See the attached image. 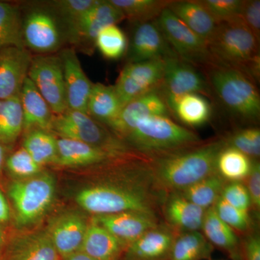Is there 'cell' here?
Returning a JSON list of instances; mask_svg holds the SVG:
<instances>
[{
    "label": "cell",
    "mask_w": 260,
    "mask_h": 260,
    "mask_svg": "<svg viewBox=\"0 0 260 260\" xmlns=\"http://www.w3.org/2000/svg\"><path fill=\"white\" fill-rule=\"evenodd\" d=\"M226 145L225 139L198 143L150 160L152 177L159 190H184L216 172V160Z\"/></svg>",
    "instance_id": "1"
},
{
    "label": "cell",
    "mask_w": 260,
    "mask_h": 260,
    "mask_svg": "<svg viewBox=\"0 0 260 260\" xmlns=\"http://www.w3.org/2000/svg\"><path fill=\"white\" fill-rule=\"evenodd\" d=\"M207 46L213 64L237 70L259 83V41L240 16L217 23Z\"/></svg>",
    "instance_id": "2"
},
{
    "label": "cell",
    "mask_w": 260,
    "mask_h": 260,
    "mask_svg": "<svg viewBox=\"0 0 260 260\" xmlns=\"http://www.w3.org/2000/svg\"><path fill=\"white\" fill-rule=\"evenodd\" d=\"M161 192L153 181L130 186L99 184L80 191L77 195L76 202L95 216L124 212L156 215Z\"/></svg>",
    "instance_id": "3"
},
{
    "label": "cell",
    "mask_w": 260,
    "mask_h": 260,
    "mask_svg": "<svg viewBox=\"0 0 260 260\" xmlns=\"http://www.w3.org/2000/svg\"><path fill=\"white\" fill-rule=\"evenodd\" d=\"M123 141L137 153L150 158L200 143L198 135L169 116H150L140 121Z\"/></svg>",
    "instance_id": "4"
},
{
    "label": "cell",
    "mask_w": 260,
    "mask_h": 260,
    "mask_svg": "<svg viewBox=\"0 0 260 260\" xmlns=\"http://www.w3.org/2000/svg\"><path fill=\"white\" fill-rule=\"evenodd\" d=\"M210 91L224 108L243 120H259L260 96L256 83L237 70L216 64L204 69Z\"/></svg>",
    "instance_id": "5"
},
{
    "label": "cell",
    "mask_w": 260,
    "mask_h": 260,
    "mask_svg": "<svg viewBox=\"0 0 260 260\" xmlns=\"http://www.w3.org/2000/svg\"><path fill=\"white\" fill-rule=\"evenodd\" d=\"M50 131L61 138L83 142L116 156L135 152L102 123L80 111L68 109L61 114H54Z\"/></svg>",
    "instance_id": "6"
},
{
    "label": "cell",
    "mask_w": 260,
    "mask_h": 260,
    "mask_svg": "<svg viewBox=\"0 0 260 260\" xmlns=\"http://www.w3.org/2000/svg\"><path fill=\"white\" fill-rule=\"evenodd\" d=\"M54 193V179L48 174L12 182L8 194L14 205L18 225H28L42 217L52 203Z\"/></svg>",
    "instance_id": "7"
},
{
    "label": "cell",
    "mask_w": 260,
    "mask_h": 260,
    "mask_svg": "<svg viewBox=\"0 0 260 260\" xmlns=\"http://www.w3.org/2000/svg\"><path fill=\"white\" fill-rule=\"evenodd\" d=\"M173 51L183 60L203 70L213 64L206 42L166 8L155 20Z\"/></svg>",
    "instance_id": "8"
},
{
    "label": "cell",
    "mask_w": 260,
    "mask_h": 260,
    "mask_svg": "<svg viewBox=\"0 0 260 260\" xmlns=\"http://www.w3.org/2000/svg\"><path fill=\"white\" fill-rule=\"evenodd\" d=\"M28 77L53 114H61L68 109L60 56H32Z\"/></svg>",
    "instance_id": "9"
},
{
    "label": "cell",
    "mask_w": 260,
    "mask_h": 260,
    "mask_svg": "<svg viewBox=\"0 0 260 260\" xmlns=\"http://www.w3.org/2000/svg\"><path fill=\"white\" fill-rule=\"evenodd\" d=\"M164 68V59L128 62L114 85L123 107L136 98L160 88Z\"/></svg>",
    "instance_id": "10"
},
{
    "label": "cell",
    "mask_w": 260,
    "mask_h": 260,
    "mask_svg": "<svg viewBox=\"0 0 260 260\" xmlns=\"http://www.w3.org/2000/svg\"><path fill=\"white\" fill-rule=\"evenodd\" d=\"M164 76L160 89L166 102L188 93L209 95L206 78L194 65L183 60L177 54L164 59Z\"/></svg>",
    "instance_id": "11"
},
{
    "label": "cell",
    "mask_w": 260,
    "mask_h": 260,
    "mask_svg": "<svg viewBox=\"0 0 260 260\" xmlns=\"http://www.w3.org/2000/svg\"><path fill=\"white\" fill-rule=\"evenodd\" d=\"M169 113L165 98L160 89H155L124 105L115 120L108 126L123 140L140 121L150 116H169Z\"/></svg>",
    "instance_id": "12"
},
{
    "label": "cell",
    "mask_w": 260,
    "mask_h": 260,
    "mask_svg": "<svg viewBox=\"0 0 260 260\" xmlns=\"http://www.w3.org/2000/svg\"><path fill=\"white\" fill-rule=\"evenodd\" d=\"M32 58L26 48L10 47L0 50V99L20 96Z\"/></svg>",
    "instance_id": "13"
},
{
    "label": "cell",
    "mask_w": 260,
    "mask_h": 260,
    "mask_svg": "<svg viewBox=\"0 0 260 260\" xmlns=\"http://www.w3.org/2000/svg\"><path fill=\"white\" fill-rule=\"evenodd\" d=\"M93 222L107 229L127 246L145 233L160 225L156 215L141 212L95 215Z\"/></svg>",
    "instance_id": "14"
},
{
    "label": "cell",
    "mask_w": 260,
    "mask_h": 260,
    "mask_svg": "<svg viewBox=\"0 0 260 260\" xmlns=\"http://www.w3.org/2000/svg\"><path fill=\"white\" fill-rule=\"evenodd\" d=\"M124 19L123 13L109 0H99L96 4L68 26L70 37L76 42L95 44L98 34L103 28L117 25Z\"/></svg>",
    "instance_id": "15"
},
{
    "label": "cell",
    "mask_w": 260,
    "mask_h": 260,
    "mask_svg": "<svg viewBox=\"0 0 260 260\" xmlns=\"http://www.w3.org/2000/svg\"><path fill=\"white\" fill-rule=\"evenodd\" d=\"M155 20L135 25L136 27L127 48L129 62L164 59L176 54Z\"/></svg>",
    "instance_id": "16"
},
{
    "label": "cell",
    "mask_w": 260,
    "mask_h": 260,
    "mask_svg": "<svg viewBox=\"0 0 260 260\" xmlns=\"http://www.w3.org/2000/svg\"><path fill=\"white\" fill-rule=\"evenodd\" d=\"M63 75L68 109L87 113V105L93 83L90 82L76 52L72 48L61 51Z\"/></svg>",
    "instance_id": "17"
},
{
    "label": "cell",
    "mask_w": 260,
    "mask_h": 260,
    "mask_svg": "<svg viewBox=\"0 0 260 260\" xmlns=\"http://www.w3.org/2000/svg\"><path fill=\"white\" fill-rule=\"evenodd\" d=\"M25 47L42 54L55 51L60 44V34L55 19L44 11H34L23 23Z\"/></svg>",
    "instance_id": "18"
},
{
    "label": "cell",
    "mask_w": 260,
    "mask_h": 260,
    "mask_svg": "<svg viewBox=\"0 0 260 260\" xmlns=\"http://www.w3.org/2000/svg\"><path fill=\"white\" fill-rule=\"evenodd\" d=\"M175 234L172 228L160 224L127 246L125 260H169Z\"/></svg>",
    "instance_id": "19"
},
{
    "label": "cell",
    "mask_w": 260,
    "mask_h": 260,
    "mask_svg": "<svg viewBox=\"0 0 260 260\" xmlns=\"http://www.w3.org/2000/svg\"><path fill=\"white\" fill-rule=\"evenodd\" d=\"M88 224L76 213H68L56 219L49 228L48 235L60 257L80 251Z\"/></svg>",
    "instance_id": "20"
},
{
    "label": "cell",
    "mask_w": 260,
    "mask_h": 260,
    "mask_svg": "<svg viewBox=\"0 0 260 260\" xmlns=\"http://www.w3.org/2000/svg\"><path fill=\"white\" fill-rule=\"evenodd\" d=\"M206 210L178 191L169 193L164 199V212L168 223L172 229L181 233L199 232Z\"/></svg>",
    "instance_id": "21"
},
{
    "label": "cell",
    "mask_w": 260,
    "mask_h": 260,
    "mask_svg": "<svg viewBox=\"0 0 260 260\" xmlns=\"http://www.w3.org/2000/svg\"><path fill=\"white\" fill-rule=\"evenodd\" d=\"M119 157L121 156H116L83 142L67 138L57 139V160L56 164L60 167H88Z\"/></svg>",
    "instance_id": "22"
},
{
    "label": "cell",
    "mask_w": 260,
    "mask_h": 260,
    "mask_svg": "<svg viewBox=\"0 0 260 260\" xmlns=\"http://www.w3.org/2000/svg\"><path fill=\"white\" fill-rule=\"evenodd\" d=\"M19 97L23 112V131L32 129L50 131L54 114L28 77Z\"/></svg>",
    "instance_id": "23"
},
{
    "label": "cell",
    "mask_w": 260,
    "mask_h": 260,
    "mask_svg": "<svg viewBox=\"0 0 260 260\" xmlns=\"http://www.w3.org/2000/svg\"><path fill=\"white\" fill-rule=\"evenodd\" d=\"M127 245L99 224L88 225L80 251L95 260H119Z\"/></svg>",
    "instance_id": "24"
},
{
    "label": "cell",
    "mask_w": 260,
    "mask_h": 260,
    "mask_svg": "<svg viewBox=\"0 0 260 260\" xmlns=\"http://www.w3.org/2000/svg\"><path fill=\"white\" fill-rule=\"evenodd\" d=\"M202 230L212 244L226 251L233 260H243L242 246L234 230L224 223L217 214L215 207L205 212Z\"/></svg>",
    "instance_id": "25"
},
{
    "label": "cell",
    "mask_w": 260,
    "mask_h": 260,
    "mask_svg": "<svg viewBox=\"0 0 260 260\" xmlns=\"http://www.w3.org/2000/svg\"><path fill=\"white\" fill-rule=\"evenodd\" d=\"M168 8L207 44L217 23L200 1H172Z\"/></svg>",
    "instance_id": "26"
},
{
    "label": "cell",
    "mask_w": 260,
    "mask_h": 260,
    "mask_svg": "<svg viewBox=\"0 0 260 260\" xmlns=\"http://www.w3.org/2000/svg\"><path fill=\"white\" fill-rule=\"evenodd\" d=\"M47 232L30 234L15 240L4 260H59Z\"/></svg>",
    "instance_id": "27"
},
{
    "label": "cell",
    "mask_w": 260,
    "mask_h": 260,
    "mask_svg": "<svg viewBox=\"0 0 260 260\" xmlns=\"http://www.w3.org/2000/svg\"><path fill=\"white\" fill-rule=\"evenodd\" d=\"M170 112L186 125L200 126L209 120L212 114L210 102L198 93H188L167 102Z\"/></svg>",
    "instance_id": "28"
},
{
    "label": "cell",
    "mask_w": 260,
    "mask_h": 260,
    "mask_svg": "<svg viewBox=\"0 0 260 260\" xmlns=\"http://www.w3.org/2000/svg\"><path fill=\"white\" fill-rule=\"evenodd\" d=\"M122 108L114 86L93 84L87 105V114L102 124L109 126L115 120Z\"/></svg>",
    "instance_id": "29"
},
{
    "label": "cell",
    "mask_w": 260,
    "mask_h": 260,
    "mask_svg": "<svg viewBox=\"0 0 260 260\" xmlns=\"http://www.w3.org/2000/svg\"><path fill=\"white\" fill-rule=\"evenodd\" d=\"M213 251V245L201 233H181L174 240L169 260L209 259Z\"/></svg>",
    "instance_id": "30"
},
{
    "label": "cell",
    "mask_w": 260,
    "mask_h": 260,
    "mask_svg": "<svg viewBox=\"0 0 260 260\" xmlns=\"http://www.w3.org/2000/svg\"><path fill=\"white\" fill-rule=\"evenodd\" d=\"M40 167L56 164L57 160V139L50 131L32 129L27 131L23 147Z\"/></svg>",
    "instance_id": "31"
},
{
    "label": "cell",
    "mask_w": 260,
    "mask_h": 260,
    "mask_svg": "<svg viewBox=\"0 0 260 260\" xmlns=\"http://www.w3.org/2000/svg\"><path fill=\"white\" fill-rule=\"evenodd\" d=\"M23 132L20 97L0 99V143L9 147Z\"/></svg>",
    "instance_id": "32"
},
{
    "label": "cell",
    "mask_w": 260,
    "mask_h": 260,
    "mask_svg": "<svg viewBox=\"0 0 260 260\" xmlns=\"http://www.w3.org/2000/svg\"><path fill=\"white\" fill-rule=\"evenodd\" d=\"M120 10L125 19L137 24L153 21L158 18L172 0H109Z\"/></svg>",
    "instance_id": "33"
},
{
    "label": "cell",
    "mask_w": 260,
    "mask_h": 260,
    "mask_svg": "<svg viewBox=\"0 0 260 260\" xmlns=\"http://www.w3.org/2000/svg\"><path fill=\"white\" fill-rule=\"evenodd\" d=\"M251 165V158L226 144L217 157L216 172L226 181H241L249 176Z\"/></svg>",
    "instance_id": "34"
},
{
    "label": "cell",
    "mask_w": 260,
    "mask_h": 260,
    "mask_svg": "<svg viewBox=\"0 0 260 260\" xmlns=\"http://www.w3.org/2000/svg\"><path fill=\"white\" fill-rule=\"evenodd\" d=\"M226 180L215 172L184 190L178 191L191 203L208 210L220 198Z\"/></svg>",
    "instance_id": "35"
},
{
    "label": "cell",
    "mask_w": 260,
    "mask_h": 260,
    "mask_svg": "<svg viewBox=\"0 0 260 260\" xmlns=\"http://www.w3.org/2000/svg\"><path fill=\"white\" fill-rule=\"evenodd\" d=\"M10 47L25 48L23 22L18 8L0 2V50Z\"/></svg>",
    "instance_id": "36"
},
{
    "label": "cell",
    "mask_w": 260,
    "mask_h": 260,
    "mask_svg": "<svg viewBox=\"0 0 260 260\" xmlns=\"http://www.w3.org/2000/svg\"><path fill=\"white\" fill-rule=\"evenodd\" d=\"M95 45L104 57L115 60L125 54L128 42L125 34L117 25H111L99 32Z\"/></svg>",
    "instance_id": "37"
},
{
    "label": "cell",
    "mask_w": 260,
    "mask_h": 260,
    "mask_svg": "<svg viewBox=\"0 0 260 260\" xmlns=\"http://www.w3.org/2000/svg\"><path fill=\"white\" fill-rule=\"evenodd\" d=\"M5 167L12 176L19 179L35 177L42 170V167L35 162L23 148L9 155L5 160Z\"/></svg>",
    "instance_id": "38"
},
{
    "label": "cell",
    "mask_w": 260,
    "mask_h": 260,
    "mask_svg": "<svg viewBox=\"0 0 260 260\" xmlns=\"http://www.w3.org/2000/svg\"><path fill=\"white\" fill-rule=\"evenodd\" d=\"M226 144L245 154L249 158L257 159L260 155V130L251 127L241 129L225 139Z\"/></svg>",
    "instance_id": "39"
},
{
    "label": "cell",
    "mask_w": 260,
    "mask_h": 260,
    "mask_svg": "<svg viewBox=\"0 0 260 260\" xmlns=\"http://www.w3.org/2000/svg\"><path fill=\"white\" fill-rule=\"evenodd\" d=\"M214 207L219 218L232 229L246 232L250 228L251 220L248 212L234 208L220 197Z\"/></svg>",
    "instance_id": "40"
},
{
    "label": "cell",
    "mask_w": 260,
    "mask_h": 260,
    "mask_svg": "<svg viewBox=\"0 0 260 260\" xmlns=\"http://www.w3.org/2000/svg\"><path fill=\"white\" fill-rule=\"evenodd\" d=\"M200 2L217 23L239 16L244 4V0H201Z\"/></svg>",
    "instance_id": "41"
},
{
    "label": "cell",
    "mask_w": 260,
    "mask_h": 260,
    "mask_svg": "<svg viewBox=\"0 0 260 260\" xmlns=\"http://www.w3.org/2000/svg\"><path fill=\"white\" fill-rule=\"evenodd\" d=\"M99 0H60L54 2L55 8L68 26L94 6Z\"/></svg>",
    "instance_id": "42"
},
{
    "label": "cell",
    "mask_w": 260,
    "mask_h": 260,
    "mask_svg": "<svg viewBox=\"0 0 260 260\" xmlns=\"http://www.w3.org/2000/svg\"><path fill=\"white\" fill-rule=\"evenodd\" d=\"M220 198L229 205L243 211L248 212L251 206L249 191L246 185L241 181L226 183L222 190Z\"/></svg>",
    "instance_id": "43"
},
{
    "label": "cell",
    "mask_w": 260,
    "mask_h": 260,
    "mask_svg": "<svg viewBox=\"0 0 260 260\" xmlns=\"http://www.w3.org/2000/svg\"><path fill=\"white\" fill-rule=\"evenodd\" d=\"M254 37L260 40V1L244 0L242 12L239 15Z\"/></svg>",
    "instance_id": "44"
},
{
    "label": "cell",
    "mask_w": 260,
    "mask_h": 260,
    "mask_svg": "<svg viewBox=\"0 0 260 260\" xmlns=\"http://www.w3.org/2000/svg\"><path fill=\"white\" fill-rule=\"evenodd\" d=\"M247 190L250 197L251 205L256 210L260 208V165L257 159L252 160L250 172L247 178Z\"/></svg>",
    "instance_id": "45"
},
{
    "label": "cell",
    "mask_w": 260,
    "mask_h": 260,
    "mask_svg": "<svg viewBox=\"0 0 260 260\" xmlns=\"http://www.w3.org/2000/svg\"><path fill=\"white\" fill-rule=\"evenodd\" d=\"M242 246L243 257L246 260H260V239L254 233L246 237Z\"/></svg>",
    "instance_id": "46"
},
{
    "label": "cell",
    "mask_w": 260,
    "mask_h": 260,
    "mask_svg": "<svg viewBox=\"0 0 260 260\" xmlns=\"http://www.w3.org/2000/svg\"><path fill=\"white\" fill-rule=\"evenodd\" d=\"M10 218L9 205L7 202L5 195L0 190V223L8 221Z\"/></svg>",
    "instance_id": "47"
},
{
    "label": "cell",
    "mask_w": 260,
    "mask_h": 260,
    "mask_svg": "<svg viewBox=\"0 0 260 260\" xmlns=\"http://www.w3.org/2000/svg\"><path fill=\"white\" fill-rule=\"evenodd\" d=\"M64 260H95L90 256H87L86 254H83L81 251H78L75 254L67 256L63 259Z\"/></svg>",
    "instance_id": "48"
},
{
    "label": "cell",
    "mask_w": 260,
    "mask_h": 260,
    "mask_svg": "<svg viewBox=\"0 0 260 260\" xmlns=\"http://www.w3.org/2000/svg\"><path fill=\"white\" fill-rule=\"evenodd\" d=\"M7 148L8 147L0 143V173L2 172V169L5 167V160L7 158Z\"/></svg>",
    "instance_id": "49"
},
{
    "label": "cell",
    "mask_w": 260,
    "mask_h": 260,
    "mask_svg": "<svg viewBox=\"0 0 260 260\" xmlns=\"http://www.w3.org/2000/svg\"><path fill=\"white\" fill-rule=\"evenodd\" d=\"M5 242V235L4 233H3L2 229H0V248L2 247V246L4 244Z\"/></svg>",
    "instance_id": "50"
}]
</instances>
